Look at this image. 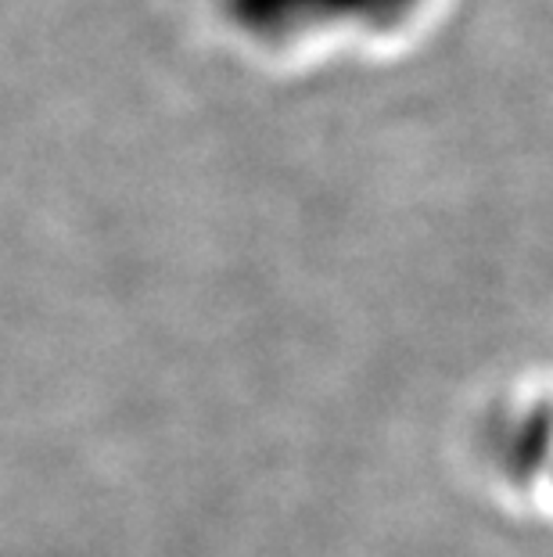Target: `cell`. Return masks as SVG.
Wrapping results in <instances>:
<instances>
[{
    "instance_id": "1",
    "label": "cell",
    "mask_w": 553,
    "mask_h": 557,
    "mask_svg": "<svg viewBox=\"0 0 553 557\" xmlns=\"http://www.w3.org/2000/svg\"><path fill=\"white\" fill-rule=\"evenodd\" d=\"M213 26L249 54L291 62L352 47L403 44L442 0H202Z\"/></svg>"
}]
</instances>
